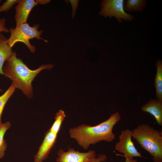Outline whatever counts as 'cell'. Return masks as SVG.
I'll list each match as a JSON object with an SVG mask.
<instances>
[{
  "mask_svg": "<svg viewBox=\"0 0 162 162\" xmlns=\"http://www.w3.org/2000/svg\"><path fill=\"white\" fill-rule=\"evenodd\" d=\"M118 112L112 114L106 121L94 126L82 124L70 128L69 131L70 137L85 150L91 145L102 141L111 142L116 137L113 132L114 126L121 119Z\"/></svg>",
  "mask_w": 162,
  "mask_h": 162,
  "instance_id": "1",
  "label": "cell"
},
{
  "mask_svg": "<svg viewBox=\"0 0 162 162\" xmlns=\"http://www.w3.org/2000/svg\"><path fill=\"white\" fill-rule=\"evenodd\" d=\"M54 66L51 64H43L35 70H31L17 57L16 52L13 51L5 61L3 70L4 75L12 81L16 88L20 89L27 97L31 98L33 95L32 83L34 78L42 70H50Z\"/></svg>",
  "mask_w": 162,
  "mask_h": 162,
  "instance_id": "2",
  "label": "cell"
},
{
  "mask_svg": "<svg viewBox=\"0 0 162 162\" xmlns=\"http://www.w3.org/2000/svg\"><path fill=\"white\" fill-rule=\"evenodd\" d=\"M132 137L153 158L162 162V132L148 124L139 125L132 131Z\"/></svg>",
  "mask_w": 162,
  "mask_h": 162,
  "instance_id": "3",
  "label": "cell"
},
{
  "mask_svg": "<svg viewBox=\"0 0 162 162\" xmlns=\"http://www.w3.org/2000/svg\"><path fill=\"white\" fill-rule=\"evenodd\" d=\"M39 27L38 24H35L31 27L26 22L16 26L15 28H10L9 30L10 36L7 40L8 45L12 48L16 43L22 42L27 46L31 52H34L35 47L30 44V40L36 38L38 40H42L46 42H48L47 40L41 37L44 31H38Z\"/></svg>",
  "mask_w": 162,
  "mask_h": 162,
  "instance_id": "4",
  "label": "cell"
},
{
  "mask_svg": "<svg viewBox=\"0 0 162 162\" xmlns=\"http://www.w3.org/2000/svg\"><path fill=\"white\" fill-rule=\"evenodd\" d=\"M124 0H104L101 2V10L99 14L105 17H115L119 22L123 20L130 21L134 16L127 13L124 8Z\"/></svg>",
  "mask_w": 162,
  "mask_h": 162,
  "instance_id": "5",
  "label": "cell"
},
{
  "mask_svg": "<svg viewBox=\"0 0 162 162\" xmlns=\"http://www.w3.org/2000/svg\"><path fill=\"white\" fill-rule=\"evenodd\" d=\"M132 131L127 129L122 130L119 136V141L115 147V150L123 154L125 158L133 159L134 157H142L132 141Z\"/></svg>",
  "mask_w": 162,
  "mask_h": 162,
  "instance_id": "6",
  "label": "cell"
},
{
  "mask_svg": "<svg viewBox=\"0 0 162 162\" xmlns=\"http://www.w3.org/2000/svg\"><path fill=\"white\" fill-rule=\"evenodd\" d=\"M57 154V162H88L95 158L97 155L94 150H89L85 152H80L69 146L66 152L62 148H59Z\"/></svg>",
  "mask_w": 162,
  "mask_h": 162,
  "instance_id": "7",
  "label": "cell"
},
{
  "mask_svg": "<svg viewBox=\"0 0 162 162\" xmlns=\"http://www.w3.org/2000/svg\"><path fill=\"white\" fill-rule=\"evenodd\" d=\"M40 4V0H20L15 7L16 26L26 23L32 9Z\"/></svg>",
  "mask_w": 162,
  "mask_h": 162,
  "instance_id": "8",
  "label": "cell"
},
{
  "mask_svg": "<svg viewBox=\"0 0 162 162\" xmlns=\"http://www.w3.org/2000/svg\"><path fill=\"white\" fill-rule=\"evenodd\" d=\"M57 136L49 130L45 133L44 139L34 156V162H43L47 158L56 142Z\"/></svg>",
  "mask_w": 162,
  "mask_h": 162,
  "instance_id": "9",
  "label": "cell"
},
{
  "mask_svg": "<svg viewBox=\"0 0 162 162\" xmlns=\"http://www.w3.org/2000/svg\"><path fill=\"white\" fill-rule=\"evenodd\" d=\"M141 110L153 116L158 124L162 126V101L152 99L141 107Z\"/></svg>",
  "mask_w": 162,
  "mask_h": 162,
  "instance_id": "10",
  "label": "cell"
},
{
  "mask_svg": "<svg viewBox=\"0 0 162 162\" xmlns=\"http://www.w3.org/2000/svg\"><path fill=\"white\" fill-rule=\"evenodd\" d=\"M8 38L0 33V74H4L3 64L11 56L13 51L8 45Z\"/></svg>",
  "mask_w": 162,
  "mask_h": 162,
  "instance_id": "11",
  "label": "cell"
},
{
  "mask_svg": "<svg viewBox=\"0 0 162 162\" xmlns=\"http://www.w3.org/2000/svg\"><path fill=\"white\" fill-rule=\"evenodd\" d=\"M157 72L155 77L154 86L156 96L158 100L162 101V62L158 60L156 63Z\"/></svg>",
  "mask_w": 162,
  "mask_h": 162,
  "instance_id": "12",
  "label": "cell"
},
{
  "mask_svg": "<svg viewBox=\"0 0 162 162\" xmlns=\"http://www.w3.org/2000/svg\"><path fill=\"white\" fill-rule=\"evenodd\" d=\"M147 2L146 0H127L124 2V9L126 12H141L146 7Z\"/></svg>",
  "mask_w": 162,
  "mask_h": 162,
  "instance_id": "13",
  "label": "cell"
},
{
  "mask_svg": "<svg viewBox=\"0 0 162 162\" xmlns=\"http://www.w3.org/2000/svg\"><path fill=\"white\" fill-rule=\"evenodd\" d=\"M11 126L9 121L3 123L0 126V159L4 156L7 146L6 140L4 139V136L6 131Z\"/></svg>",
  "mask_w": 162,
  "mask_h": 162,
  "instance_id": "14",
  "label": "cell"
},
{
  "mask_svg": "<svg viewBox=\"0 0 162 162\" xmlns=\"http://www.w3.org/2000/svg\"><path fill=\"white\" fill-rule=\"evenodd\" d=\"M66 115L64 111L60 110L56 114L55 120L49 130L54 134L58 135L61 125L65 119Z\"/></svg>",
  "mask_w": 162,
  "mask_h": 162,
  "instance_id": "15",
  "label": "cell"
},
{
  "mask_svg": "<svg viewBox=\"0 0 162 162\" xmlns=\"http://www.w3.org/2000/svg\"><path fill=\"white\" fill-rule=\"evenodd\" d=\"M16 88L15 85L12 83L4 94L0 96V126L3 123L2 121V115L4 106Z\"/></svg>",
  "mask_w": 162,
  "mask_h": 162,
  "instance_id": "16",
  "label": "cell"
},
{
  "mask_svg": "<svg viewBox=\"0 0 162 162\" xmlns=\"http://www.w3.org/2000/svg\"><path fill=\"white\" fill-rule=\"evenodd\" d=\"M20 0H7L0 6V13L7 12L10 10L12 6L18 3Z\"/></svg>",
  "mask_w": 162,
  "mask_h": 162,
  "instance_id": "17",
  "label": "cell"
},
{
  "mask_svg": "<svg viewBox=\"0 0 162 162\" xmlns=\"http://www.w3.org/2000/svg\"><path fill=\"white\" fill-rule=\"evenodd\" d=\"M107 159L106 155L104 154H99L98 156L90 160L88 162H105Z\"/></svg>",
  "mask_w": 162,
  "mask_h": 162,
  "instance_id": "18",
  "label": "cell"
},
{
  "mask_svg": "<svg viewBox=\"0 0 162 162\" xmlns=\"http://www.w3.org/2000/svg\"><path fill=\"white\" fill-rule=\"evenodd\" d=\"M68 1L70 2L72 8V18L73 19L74 16L76 11L77 8L79 1L78 0H69Z\"/></svg>",
  "mask_w": 162,
  "mask_h": 162,
  "instance_id": "19",
  "label": "cell"
},
{
  "mask_svg": "<svg viewBox=\"0 0 162 162\" xmlns=\"http://www.w3.org/2000/svg\"><path fill=\"white\" fill-rule=\"evenodd\" d=\"M5 18H0V33L1 32L8 33L9 32V30L5 27Z\"/></svg>",
  "mask_w": 162,
  "mask_h": 162,
  "instance_id": "20",
  "label": "cell"
},
{
  "mask_svg": "<svg viewBox=\"0 0 162 162\" xmlns=\"http://www.w3.org/2000/svg\"><path fill=\"white\" fill-rule=\"evenodd\" d=\"M125 161L124 162H137V160L136 159H129L125 158Z\"/></svg>",
  "mask_w": 162,
  "mask_h": 162,
  "instance_id": "21",
  "label": "cell"
},
{
  "mask_svg": "<svg viewBox=\"0 0 162 162\" xmlns=\"http://www.w3.org/2000/svg\"><path fill=\"white\" fill-rule=\"evenodd\" d=\"M0 91H2V90L0 88Z\"/></svg>",
  "mask_w": 162,
  "mask_h": 162,
  "instance_id": "22",
  "label": "cell"
},
{
  "mask_svg": "<svg viewBox=\"0 0 162 162\" xmlns=\"http://www.w3.org/2000/svg\"><path fill=\"white\" fill-rule=\"evenodd\" d=\"M1 1H2L1 0H0V3L1 2Z\"/></svg>",
  "mask_w": 162,
  "mask_h": 162,
  "instance_id": "23",
  "label": "cell"
}]
</instances>
